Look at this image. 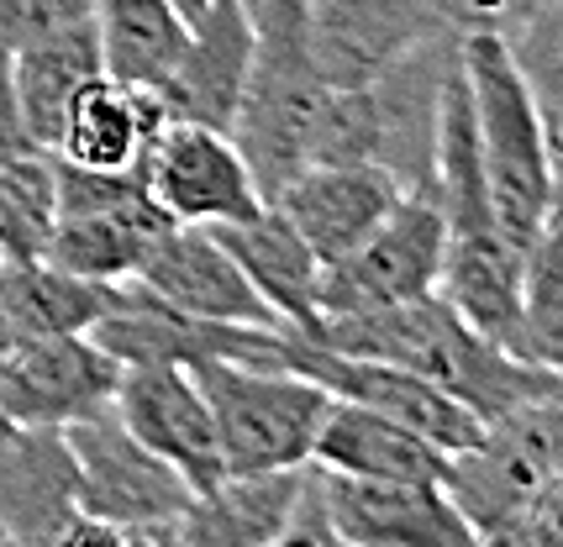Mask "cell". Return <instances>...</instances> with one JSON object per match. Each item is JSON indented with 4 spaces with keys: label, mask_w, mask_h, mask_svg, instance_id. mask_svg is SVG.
<instances>
[{
    "label": "cell",
    "mask_w": 563,
    "mask_h": 547,
    "mask_svg": "<svg viewBox=\"0 0 563 547\" xmlns=\"http://www.w3.org/2000/svg\"><path fill=\"white\" fill-rule=\"evenodd\" d=\"M306 337L338 353H358V358H379V364L421 373L427 384L468 405L479 422L506 416L511 405L553 390L559 379V369L527 364L511 348H500L495 337H485L479 326H468L438 290L406 300V305L364 311V316H327Z\"/></svg>",
    "instance_id": "cell-1"
},
{
    "label": "cell",
    "mask_w": 563,
    "mask_h": 547,
    "mask_svg": "<svg viewBox=\"0 0 563 547\" xmlns=\"http://www.w3.org/2000/svg\"><path fill=\"white\" fill-rule=\"evenodd\" d=\"M459 58H464V79L474 96V137H479V169L490 185L495 222L516 248H527L553 211L548 122L527 79L516 75L500 32H464Z\"/></svg>",
    "instance_id": "cell-2"
},
{
    "label": "cell",
    "mask_w": 563,
    "mask_h": 547,
    "mask_svg": "<svg viewBox=\"0 0 563 547\" xmlns=\"http://www.w3.org/2000/svg\"><path fill=\"white\" fill-rule=\"evenodd\" d=\"M563 469V384L511 405L506 416L485 422L479 443L448 458L442 490L464 511L479 543H511L527 505L548 490Z\"/></svg>",
    "instance_id": "cell-3"
},
{
    "label": "cell",
    "mask_w": 563,
    "mask_h": 547,
    "mask_svg": "<svg viewBox=\"0 0 563 547\" xmlns=\"http://www.w3.org/2000/svg\"><path fill=\"white\" fill-rule=\"evenodd\" d=\"M227 473H264L311 464L332 390L285 364H200Z\"/></svg>",
    "instance_id": "cell-4"
},
{
    "label": "cell",
    "mask_w": 563,
    "mask_h": 547,
    "mask_svg": "<svg viewBox=\"0 0 563 547\" xmlns=\"http://www.w3.org/2000/svg\"><path fill=\"white\" fill-rule=\"evenodd\" d=\"M64 437L79 469V511L111 522L126 543H179V522L196 490L158 453H147L117 422V411H96L85 422L64 426Z\"/></svg>",
    "instance_id": "cell-5"
},
{
    "label": "cell",
    "mask_w": 563,
    "mask_h": 547,
    "mask_svg": "<svg viewBox=\"0 0 563 547\" xmlns=\"http://www.w3.org/2000/svg\"><path fill=\"white\" fill-rule=\"evenodd\" d=\"M58 158V153H53ZM169 226L164 205L147 196L143 169L100 175L58 158V222H53L48 264L85 279L122 284L137 274L158 232Z\"/></svg>",
    "instance_id": "cell-6"
},
{
    "label": "cell",
    "mask_w": 563,
    "mask_h": 547,
    "mask_svg": "<svg viewBox=\"0 0 563 547\" xmlns=\"http://www.w3.org/2000/svg\"><path fill=\"white\" fill-rule=\"evenodd\" d=\"M448 258V222L432 196H406L390 216L368 232L353 253L321 269V322L327 316H364L385 305H406L438 290ZM317 322V326H321Z\"/></svg>",
    "instance_id": "cell-7"
},
{
    "label": "cell",
    "mask_w": 563,
    "mask_h": 547,
    "mask_svg": "<svg viewBox=\"0 0 563 547\" xmlns=\"http://www.w3.org/2000/svg\"><path fill=\"white\" fill-rule=\"evenodd\" d=\"M285 332L290 326H243L185 316L169 300L143 290L137 279H122L117 300L106 305V316L90 326V337L122 369H137V364H179V369H200V364H285Z\"/></svg>",
    "instance_id": "cell-8"
},
{
    "label": "cell",
    "mask_w": 563,
    "mask_h": 547,
    "mask_svg": "<svg viewBox=\"0 0 563 547\" xmlns=\"http://www.w3.org/2000/svg\"><path fill=\"white\" fill-rule=\"evenodd\" d=\"M143 179L169 222L227 226L264 205V190L227 126L169 116L143 153Z\"/></svg>",
    "instance_id": "cell-9"
},
{
    "label": "cell",
    "mask_w": 563,
    "mask_h": 547,
    "mask_svg": "<svg viewBox=\"0 0 563 547\" xmlns=\"http://www.w3.org/2000/svg\"><path fill=\"white\" fill-rule=\"evenodd\" d=\"M285 369L311 373L317 384H327L338 400H353V405H368V411H385L390 422L421 432L432 448H442L448 458L464 453L468 443H479L485 422L459 405V400L427 384L421 373L395 369V364H379V358H358V353H338L327 343H311L306 332H285Z\"/></svg>",
    "instance_id": "cell-10"
},
{
    "label": "cell",
    "mask_w": 563,
    "mask_h": 547,
    "mask_svg": "<svg viewBox=\"0 0 563 547\" xmlns=\"http://www.w3.org/2000/svg\"><path fill=\"white\" fill-rule=\"evenodd\" d=\"M111 411L196 495H206L211 484L227 479L217 416H211V400L200 390L196 369H179V364H137V369H122Z\"/></svg>",
    "instance_id": "cell-11"
},
{
    "label": "cell",
    "mask_w": 563,
    "mask_h": 547,
    "mask_svg": "<svg viewBox=\"0 0 563 547\" xmlns=\"http://www.w3.org/2000/svg\"><path fill=\"white\" fill-rule=\"evenodd\" d=\"M453 64H459V32H432L368 79L379 169H390L395 185L411 190V196H432L442 90H448Z\"/></svg>",
    "instance_id": "cell-12"
},
{
    "label": "cell",
    "mask_w": 563,
    "mask_h": 547,
    "mask_svg": "<svg viewBox=\"0 0 563 547\" xmlns=\"http://www.w3.org/2000/svg\"><path fill=\"white\" fill-rule=\"evenodd\" d=\"M122 364L90 332L26 337L0 353V405L22 426H74L111 411Z\"/></svg>",
    "instance_id": "cell-13"
},
{
    "label": "cell",
    "mask_w": 563,
    "mask_h": 547,
    "mask_svg": "<svg viewBox=\"0 0 563 547\" xmlns=\"http://www.w3.org/2000/svg\"><path fill=\"white\" fill-rule=\"evenodd\" d=\"M321 490H327L338 547H479L474 526L442 484L347 479L321 469Z\"/></svg>",
    "instance_id": "cell-14"
},
{
    "label": "cell",
    "mask_w": 563,
    "mask_h": 547,
    "mask_svg": "<svg viewBox=\"0 0 563 547\" xmlns=\"http://www.w3.org/2000/svg\"><path fill=\"white\" fill-rule=\"evenodd\" d=\"M143 290L169 300L185 316H206V322H243V326H285L269 311V300L253 290L243 264L221 243L217 226H190L169 222L158 232V243L132 274Z\"/></svg>",
    "instance_id": "cell-15"
},
{
    "label": "cell",
    "mask_w": 563,
    "mask_h": 547,
    "mask_svg": "<svg viewBox=\"0 0 563 547\" xmlns=\"http://www.w3.org/2000/svg\"><path fill=\"white\" fill-rule=\"evenodd\" d=\"M432 32L448 26L427 0H306V37L327 85H368Z\"/></svg>",
    "instance_id": "cell-16"
},
{
    "label": "cell",
    "mask_w": 563,
    "mask_h": 547,
    "mask_svg": "<svg viewBox=\"0 0 563 547\" xmlns=\"http://www.w3.org/2000/svg\"><path fill=\"white\" fill-rule=\"evenodd\" d=\"M247 69H253V22H247L243 0H206L174 69L158 85V100L179 122H206L232 132Z\"/></svg>",
    "instance_id": "cell-17"
},
{
    "label": "cell",
    "mask_w": 563,
    "mask_h": 547,
    "mask_svg": "<svg viewBox=\"0 0 563 547\" xmlns=\"http://www.w3.org/2000/svg\"><path fill=\"white\" fill-rule=\"evenodd\" d=\"M406 196L390 169L379 164H311L274 196V205L290 216V226L306 237V248L327 264L353 253L374 226L390 216V205Z\"/></svg>",
    "instance_id": "cell-18"
},
{
    "label": "cell",
    "mask_w": 563,
    "mask_h": 547,
    "mask_svg": "<svg viewBox=\"0 0 563 547\" xmlns=\"http://www.w3.org/2000/svg\"><path fill=\"white\" fill-rule=\"evenodd\" d=\"M79 511V469L64 426H16L0 443V543L58 547Z\"/></svg>",
    "instance_id": "cell-19"
},
{
    "label": "cell",
    "mask_w": 563,
    "mask_h": 547,
    "mask_svg": "<svg viewBox=\"0 0 563 547\" xmlns=\"http://www.w3.org/2000/svg\"><path fill=\"white\" fill-rule=\"evenodd\" d=\"M221 243L243 264L253 290L269 300V311L295 332H317L321 322V258L306 248V237L290 226V216L264 200L253 216L217 226Z\"/></svg>",
    "instance_id": "cell-20"
},
{
    "label": "cell",
    "mask_w": 563,
    "mask_h": 547,
    "mask_svg": "<svg viewBox=\"0 0 563 547\" xmlns=\"http://www.w3.org/2000/svg\"><path fill=\"white\" fill-rule=\"evenodd\" d=\"M169 122L158 90L147 85H122V79L100 75L85 85V96L69 105V122L58 132V158L100 175H122L143 169L147 143L158 137V126Z\"/></svg>",
    "instance_id": "cell-21"
},
{
    "label": "cell",
    "mask_w": 563,
    "mask_h": 547,
    "mask_svg": "<svg viewBox=\"0 0 563 547\" xmlns=\"http://www.w3.org/2000/svg\"><path fill=\"white\" fill-rule=\"evenodd\" d=\"M311 464H321L327 473H347V479H417V484L448 479V453L432 448L421 432L338 395L317 432Z\"/></svg>",
    "instance_id": "cell-22"
},
{
    "label": "cell",
    "mask_w": 563,
    "mask_h": 547,
    "mask_svg": "<svg viewBox=\"0 0 563 547\" xmlns=\"http://www.w3.org/2000/svg\"><path fill=\"white\" fill-rule=\"evenodd\" d=\"M100 75H106V53H100L96 16L11 53V79H16L26 132H32V143L43 153L58 148V132L69 122V105Z\"/></svg>",
    "instance_id": "cell-23"
},
{
    "label": "cell",
    "mask_w": 563,
    "mask_h": 547,
    "mask_svg": "<svg viewBox=\"0 0 563 547\" xmlns=\"http://www.w3.org/2000/svg\"><path fill=\"white\" fill-rule=\"evenodd\" d=\"M300 469L227 473L221 484L190 500L174 547H279L300 490Z\"/></svg>",
    "instance_id": "cell-24"
},
{
    "label": "cell",
    "mask_w": 563,
    "mask_h": 547,
    "mask_svg": "<svg viewBox=\"0 0 563 547\" xmlns=\"http://www.w3.org/2000/svg\"><path fill=\"white\" fill-rule=\"evenodd\" d=\"M438 295L468 326H479L485 337H495L500 348L516 353V332H521V248H516L506 232L448 237Z\"/></svg>",
    "instance_id": "cell-25"
},
{
    "label": "cell",
    "mask_w": 563,
    "mask_h": 547,
    "mask_svg": "<svg viewBox=\"0 0 563 547\" xmlns=\"http://www.w3.org/2000/svg\"><path fill=\"white\" fill-rule=\"evenodd\" d=\"M111 300H117V284L69 274L48 264V258L0 264V311H5V326H11V348L26 343V337L90 332L106 316Z\"/></svg>",
    "instance_id": "cell-26"
},
{
    "label": "cell",
    "mask_w": 563,
    "mask_h": 547,
    "mask_svg": "<svg viewBox=\"0 0 563 547\" xmlns=\"http://www.w3.org/2000/svg\"><path fill=\"white\" fill-rule=\"evenodd\" d=\"M96 32L106 75L158 90L190 37V22L174 11V0H96Z\"/></svg>",
    "instance_id": "cell-27"
},
{
    "label": "cell",
    "mask_w": 563,
    "mask_h": 547,
    "mask_svg": "<svg viewBox=\"0 0 563 547\" xmlns=\"http://www.w3.org/2000/svg\"><path fill=\"white\" fill-rule=\"evenodd\" d=\"M516 353L527 364L563 373V211L553 205L538 237L521 248V332Z\"/></svg>",
    "instance_id": "cell-28"
},
{
    "label": "cell",
    "mask_w": 563,
    "mask_h": 547,
    "mask_svg": "<svg viewBox=\"0 0 563 547\" xmlns=\"http://www.w3.org/2000/svg\"><path fill=\"white\" fill-rule=\"evenodd\" d=\"M58 222V158L22 153L0 164V264L48 258Z\"/></svg>",
    "instance_id": "cell-29"
},
{
    "label": "cell",
    "mask_w": 563,
    "mask_h": 547,
    "mask_svg": "<svg viewBox=\"0 0 563 547\" xmlns=\"http://www.w3.org/2000/svg\"><path fill=\"white\" fill-rule=\"evenodd\" d=\"M516 75L527 79V90L538 100L542 122H563V0H538L521 22L506 32Z\"/></svg>",
    "instance_id": "cell-30"
},
{
    "label": "cell",
    "mask_w": 563,
    "mask_h": 547,
    "mask_svg": "<svg viewBox=\"0 0 563 547\" xmlns=\"http://www.w3.org/2000/svg\"><path fill=\"white\" fill-rule=\"evenodd\" d=\"M90 16H96V0H0V48L16 53Z\"/></svg>",
    "instance_id": "cell-31"
},
{
    "label": "cell",
    "mask_w": 563,
    "mask_h": 547,
    "mask_svg": "<svg viewBox=\"0 0 563 547\" xmlns=\"http://www.w3.org/2000/svg\"><path fill=\"white\" fill-rule=\"evenodd\" d=\"M432 11H438V22L448 26V32H511L538 0H427Z\"/></svg>",
    "instance_id": "cell-32"
},
{
    "label": "cell",
    "mask_w": 563,
    "mask_h": 547,
    "mask_svg": "<svg viewBox=\"0 0 563 547\" xmlns=\"http://www.w3.org/2000/svg\"><path fill=\"white\" fill-rule=\"evenodd\" d=\"M511 543H532V547H563V469L548 479V490H542L532 505H527V516L516 522Z\"/></svg>",
    "instance_id": "cell-33"
},
{
    "label": "cell",
    "mask_w": 563,
    "mask_h": 547,
    "mask_svg": "<svg viewBox=\"0 0 563 547\" xmlns=\"http://www.w3.org/2000/svg\"><path fill=\"white\" fill-rule=\"evenodd\" d=\"M22 153H37V143H32V132H26L22 100H16L11 53L0 48V164H5V158H22Z\"/></svg>",
    "instance_id": "cell-34"
},
{
    "label": "cell",
    "mask_w": 563,
    "mask_h": 547,
    "mask_svg": "<svg viewBox=\"0 0 563 547\" xmlns=\"http://www.w3.org/2000/svg\"><path fill=\"white\" fill-rule=\"evenodd\" d=\"M548 148H553V205L563 211V122L548 126Z\"/></svg>",
    "instance_id": "cell-35"
},
{
    "label": "cell",
    "mask_w": 563,
    "mask_h": 547,
    "mask_svg": "<svg viewBox=\"0 0 563 547\" xmlns=\"http://www.w3.org/2000/svg\"><path fill=\"white\" fill-rule=\"evenodd\" d=\"M174 11H179L185 22H196L200 11H206V0H174Z\"/></svg>",
    "instance_id": "cell-36"
},
{
    "label": "cell",
    "mask_w": 563,
    "mask_h": 547,
    "mask_svg": "<svg viewBox=\"0 0 563 547\" xmlns=\"http://www.w3.org/2000/svg\"><path fill=\"white\" fill-rule=\"evenodd\" d=\"M16 426H22V422H16V416H11V411H5V405H0V443H5V437H11V432H16Z\"/></svg>",
    "instance_id": "cell-37"
},
{
    "label": "cell",
    "mask_w": 563,
    "mask_h": 547,
    "mask_svg": "<svg viewBox=\"0 0 563 547\" xmlns=\"http://www.w3.org/2000/svg\"><path fill=\"white\" fill-rule=\"evenodd\" d=\"M559 384H563V373H559Z\"/></svg>",
    "instance_id": "cell-38"
}]
</instances>
